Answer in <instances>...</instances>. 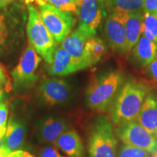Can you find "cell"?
I'll return each instance as SVG.
<instances>
[{"label":"cell","instance_id":"obj_7","mask_svg":"<svg viewBox=\"0 0 157 157\" xmlns=\"http://www.w3.org/2000/svg\"><path fill=\"white\" fill-rule=\"evenodd\" d=\"M41 60L35 49L29 44L11 73L15 89L29 87L36 81L38 77L35 72Z\"/></svg>","mask_w":157,"mask_h":157},{"label":"cell","instance_id":"obj_21","mask_svg":"<svg viewBox=\"0 0 157 157\" xmlns=\"http://www.w3.org/2000/svg\"><path fill=\"white\" fill-rule=\"evenodd\" d=\"M11 29L7 17L0 12V55L4 53L10 46Z\"/></svg>","mask_w":157,"mask_h":157},{"label":"cell","instance_id":"obj_4","mask_svg":"<svg viewBox=\"0 0 157 157\" xmlns=\"http://www.w3.org/2000/svg\"><path fill=\"white\" fill-rule=\"evenodd\" d=\"M117 140L112 122L106 117L96 119L88 143L90 157H117Z\"/></svg>","mask_w":157,"mask_h":157},{"label":"cell","instance_id":"obj_1","mask_svg":"<svg viewBox=\"0 0 157 157\" xmlns=\"http://www.w3.org/2000/svg\"><path fill=\"white\" fill-rule=\"evenodd\" d=\"M148 87L142 82L129 80L119 90L111 108V119L118 125L135 120L146 96Z\"/></svg>","mask_w":157,"mask_h":157},{"label":"cell","instance_id":"obj_11","mask_svg":"<svg viewBox=\"0 0 157 157\" xmlns=\"http://www.w3.org/2000/svg\"><path fill=\"white\" fill-rule=\"evenodd\" d=\"M91 36L77 29L71 33L62 42L61 47L71 57L76 70H83L90 67L85 54V44Z\"/></svg>","mask_w":157,"mask_h":157},{"label":"cell","instance_id":"obj_31","mask_svg":"<svg viewBox=\"0 0 157 157\" xmlns=\"http://www.w3.org/2000/svg\"><path fill=\"white\" fill-rule=\"evenodd\" d=\"M13 1L14 0H0V9L5 7L6 6H7L11 2H13Z\"/></svg>","mask_w":157,"mask_h":157},{"label":"cell","instance_id":"obj_34","mask_svg":"<svg viewBox=\"0 0 157 157\" xmlns=\"http://www.w3.org/2000/svg\"><path fill=\"white\" fill-rule=\"evenodd\" d=\"M3 138L4 137H0V149L2 148L3 147Z\"/></svg>","mask_w":157,"mask_h":157},{"label":"cell","instance_id":"obj_20","mask_svg":"<svg viewBox=\"0 0 157 157\" xmlns=\"http://www.w3.org/2000/svg\"><path fill=\"white\" fill-rule=\"evenodd\" d=\"M106 3L111 13H140L143 7V0H106Z\"/></svg>","mask_w":157,"mask_h":157},{"label":"cell","instance_id":"obj_28","mask_svg":"<svg viewBox=\"0 0 157 157\" xmlns=\"http://www.w3.org/2000/svg\"><path fill=\"white\" fill-rule=\"evenodd\" d=\"M143 11L152 14L157 12V0H143Z\"/></svg>","mask_w":157,"mask_h":157},{"label":"cell","instance_id":"obj_36","mask_svg":"<svg viewBox=\"0 0 157 157\" xmlns=\"http://www.w3.org/2000/svg\"><path fill=\"white\" fill-rule=\"evenodd\" d=\"M153 157H157V152L154 155V156H153Z\"/></svg>","mask_w":157,"mask_h":157},{"label":"cell","instance_id":"obj_26","mask_svg":"<svg viewBox=\"0 0 157 157\" xmlns=\"http://www.w3.org/2000/svg\"><path fill=\"white\" fill-rule=\"evenodd\" d=\"M39 157H66L60 154L58 148L54 146H46L44 147L40 153Z\"/></svg>","mask_w":157,"mask_h":157},{"label":"cell","instance_id":"obj_25","mask_svg":"<svg viewBox=\"0 0 157 157\" xmlns=\"http://www.w3.org/2000/svg\"><path fill=\"white\" fill-rule=\"evenodd\" d=\"M8 107L5 103H0V137H4L7 130Z\"/></svg>","mask_w":157,"mask_h":157},{"label":"cell","instance_id":"obj_2","mask_svg":"<svg viewBox=\"0 0 157 157\" xmlns=\"http://www.w3.org/2000/svg\"><path fill=\"white\" fill-rule=\"evenodd\" d=\"M123 83L119 71H112L94 78L86 92L87 106L99 112L110 109Z\"/></svg>","mask_w":157,"mask_h":157},{"label":"cell","instance_id":"obj_24","mask_svg":"<svg viewBox=\"0 0 157 157\" xmlns=\"http://www.w3.org/2000/svg\"><path fill=\"white\" fill-rule=\"evenodd\" d=\"M143 25L154 37L157 45V17L152 13H143Z\"/></svg>","mask_w":157,"mask_h":157},{"label":"cell","instance_id":"obj_17","mask_svg":"<svg viewBox=\"0 0 157 157\" xmlns=\"http://www.w3.org/2000/svg\"><path fill=\"white\" fill-rule=\"evenodd\" d=\"M143 14L141 13H128L125 20L126 52L134 48L142 34Z\"/></svg>","mask_w":157,"mask_h":157},{"label":"cell","instance_id":"obj_18","mask_svg":"<svg viewBox=\"0 0 157 157\" xmlns=\"http://www.w3.org/2000/svg\"><path fill=\"white\" fill-rule=\"evenodd\" d=\"M133 48L134 57L142 66H147L156 58L157 45L143 34H141L138 42Z\"/></svg>","mask_w":157,"mask_h":157},{"label":"cell","instance_id":"obj_23","mask_svg":"<svg viewBox=\"0 0 157 157\" xmlns=\"http://www.w3.org/2000/svg\"><path fill=\"white\" fill-rule=\"evenodd\" d=\"M151 154L143 149L124 144L117 153V157H151Z\"/></svg>","mask_w":157,"mask_h":157},{"label":"cell","instance_id":"obj_8","mask_svg":"<svg viewBox=\"0 0 157 157\" xmlns=\"http://www.w3.org/2000/svg\"><path fill=\"white\" fill-rule=\"evenodd\" d=\"M106 0H82L78 10V29L90 36H95L97 29L105 16Z\"/></svg>","mask_w":157,"mask_h":157},{"label":"cell","instance_id":"obj_5","mask_svg":"<svg viewBox=\"0 0 157 157\" xmlns=\"http://www.w3.org/2000/svg\"><path fill=\"white\" fill-rule=\"evenodd\" d=\"M38 5L45 26L57 43H62L74 29L76 18L72 13L60 10L48 3L42 2Z\"/></svg>","mask_w":157,"mask_h":157},{"label":"cell","instance_id":"obj_10","mask_svg":"<svg viewBox=\"0 0 157 157\" xmlns=\"http://www.w3.org/2000/svg\"><path fill=\"white\" fill-rule=\"evenodd\" d=\"M42 100L50 106L67 101L71 95V87L66 80L61 78H44L39 87Z\"/></svg>","mask_w":157,"mask_h":157},{"label":"cell","instance_id":"obj_35","mask_svg":"<svg viewBox=\"0 0 157 157\" xmlns=\"http://www.w3.org/2000/svg\"><path fill=\"white\" fill-rule=\"evenodd\" d=\"M154 15H155V16H156V17H157V12H156V13H154Z\"/></svg>","mask_w":157,"mask_h":157},{"label":"cell","instance_id":"obj_14","mask_svg":"<svg viewBox=\"0 0 157 157\" xmlns=\"http://www.w3.org/2000/svg\"><path fill=\"white\" fill-rule=\"evenodd\" d=\"M146 130L157 137V97L148 94L136 119Z\"/></svg>","mask_w":157,"mask_h":157},{"label":"cell","instance_id":"obj_9","mask_svg":"<svg viewBox=\"0 0 157 157\" xmlns=\"http://www.w3.org/2000/svg\"><path fill=\"white\" fill-rule=\"evenodd\" d=\"M128 13L112 12L105 21L104 30L111 48L115 51L126 52L125 20Z\"/></svg>","mask_w":157,"mask_h":157},{"label":"cell","instance_id":"obj_27","mask_svg":"<svg viewBox=\"0 0 157 157\" xmlns=\"http://www.w3.org/2000/svg\"><path fill=\"white\" fill-rule=\"evenodd\" d=\"M0 157H34L30 153L23 150H17L11 153H7L3 148L0 149Z\"/></svg>","mask_w":157,"mask_h":157},{"label":"cell","instance_id":"obj_19","mask_svg":"<svg viewBox=\"0 0 157 157\" xmlns=\"http://www.w3.org/2000/svg\"><path fill=\"white\" fill-rule=\"evenodd\" d=\"M84 49L90 66L97 63L106 51V47L103 41L95 36H93L88 39Z\"/></svg>","mask_w":157,"mask_h":157},{"label":"cell","instance_id":"obj_13","mask_svg":"<svg viewBox=\"0 0 157 157\" xmlns=\"http://www.w3.org/2000/svg\"><path fill=\"white\" fill-rule=\"evenodd\" d=\"M26 127L25 125L22 122L10 119L3 138L2 148L8 154L20 150L24 143Z\"/></svg>","mask_w":157,"mask_h":157},{"label":"cell","instance_id":"obj_32","mask_svg":"<svg viewBox=\"0 0 157 157\" xmlns=\"http://www.w3.org/2000/svg\"><path fill=\"white\" fill-rule=\"evenodd\" d=\"M25 2L27 4V5H30V4L33 3V2H36L37 5H39L40 3H42L44 2L42 1V0H24Z\"/></svg>","mask_w":157,"mask_h":157},{"label":"cell","instance_id":"obj_30","mask_svg":"<svg viewBox=\"0 0 157 157\" xmlns=\"http://www.w3.org/2000/svg\"><path fill=\"white\" fill-rule=\"evenodd\" d=\"M10 83L9 78L6 73L5 69L0 64V85L5 86V87H8V84Z\"/></svg>","mask_w":157,"mask_h":157},{"label":"cell","instance_id":"obj_3","mask_svg":"<svg viewBox=\"0 0 157 157\" xmlns=\"http://www.w3.org/2000/svg\"><path fill=\"white\" fill-rule=\"evenodd\" d=\"M28 10L26 32L29 44L44 59L46 63H49L58 48V43L45 26L38 10L31 5H28Z\"/></svg>","mask_w":157,"mask_h":157},{"label":"cell","instance_id":"obj_33","mask_svg":"<svg viewBox=\"0 0 157 157\" xmlns=\"http://www.w3.org/2000/svg\"><path fill=\"white\" fill-rule=\"evenodd\" d=\"M4 97H5V92H4V89L2 86L0 85V103L2 101Z\"/></svg>","mask_w":157,"mask_h":157},{"label":"cell","instance_id":"obj_16","mask_svg":"<svg viewBox=\"0 0 157 157\" xmlns=\"http://www.w3.org/2000/svg\"><path fill=\"white\" fill-rule=\"evenodd\" d=\"M54 144L68 157H84L83 143L75 130L68 129L58 137Z\"/></svg>","mask_w":157,"mask_h":157},{"label":"cell","instance_id":"obj_22","mask_svg":"<svg viewBox=\"0 0 157 157\" xmlns=\"http://www.w3.org/2000/svg\"><path fill=\"white\" fill-rule=\"evenodd\" d=\"M45 3L53 6L60 10L78 15L82 0H42Z\"/></svg>","mask_w":157,"mask_h":157},{"label":"cell","instance_id":"obj_6","mask_svg":"<svg viewBox=\"0 0 157 157\" xmlns=\"http://www.w3.org/2000/svg\"><path fill=\"white\" fill-rule=\"evenodd\" d=\"M114 132L124 144L143 149L151 155L157 152V137L146 130L136 119L118 125Z\"/></svg>","mask_w":157,"mask_h":157},{"label":"cell","instance_id":"obj_12","mask_svg":"<svg viewBox=\"0 0 157 157\" xmlns=\"http://www.w3.org/2000/svg\"><path fill=\"white\" fill-rule=\"evenodd\" d=\"M47 71L52 76H67L77 71L68 52L58 47L55 51L50 62L47 63Z\"/></svg>","mask_w":157,"mask_h":157},{"label":"cell","instance_id":"obj_29","mask_svg":"<svg viewBox=\"0 0 157 157\" xmlns=\"http://www.w3.org/2000/svg\"><path fill=\"white\" fill-rule=\"evenodd\" d=\"M147 66H148V72L149 74L157 82V57Z\"/></svg>","mask_w":157,"mask_h":157},{"label":"cell","instance_id":"obj_37","mask_svg":"<svg viewBox=\"0 0 157 157\" xmlns=\"http://www.w3.org/2000/svg\"><path fill=\"white\" fill-rule=\"evenodd\" d=\"M156 57H157V55H156Z\"/></svg>","mask_w":157,"mask_h":157},{"label":"cell","instance_id":"obj_15","mask_svg":"<svg viewBox=\"0 0 157 157\" xmlns=\"http://www.w3.org/2000/svg\"><path fill=\"white\" fill-rule=\"evenodd\" d=\"M68 129V123L62 118H48L39 127V140L42 143H54Z\"/></svg>","mask_w":157,"mask_h":157}]
</instances>
